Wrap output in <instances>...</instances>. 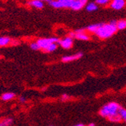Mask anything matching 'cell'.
Instances as JSON below:
<instances>
[{
	"label": "cell",
	"mask_w": 126,
	"mask_h": 126,
	"mask_svg": "<svg viewBox=\"0 0 126 126\" xmlns=\"http://www.w3.org/2000/svg\"><path fill=\"white\" fill-rule=\"evenodd\" d=\"M57 48H58V44L53 43V44H51L45 51L46 52H52V51H54L57 49Z\"/></svg>",
	"instance_id": "2e32d148"
},
{
	"label": "cell",
	"mask_w": 126,
	"mask_h": 126,
	"mask_svg": "<svg viewBox=\"0 0 126 126\" xmlns=\"http://www.w3.org/2000/svg\"><path fill=\"white\" fill-rule=\"evenodd\" d=\"M14 97H15V94H13V93H5V94H2V99L5 101L10 100Z\"/></svg>",
	"instance_id": "5bb4252c"
},
{
	"label": "cell",
	"mask_w": 126,
	"mask_h": 126,
	"mask_svg": "<svg viewBox=\"0 0 126 126\" xmlns=\"http://www.w3.org/2000/svg\"><path fill=\"white\" fill-rule=\"evenodd\" d=\"M74 38L79 39V40H83V41H87L89 39V36L87 35L85 32H75V36Z\"/></svg>",
	"instance_id": "ba28073f"
},
{
	"label": "cell",
	"mask_w": 126,
	"mask_h": 126,
	"mask_svg": "<svg viewBox=\"0 0 126 126\" xmlns=\"http://www.w3.org/2000/svg\"><path fill=\"white\" fill-rule=\"evenodd\" d=\"M50 126H52V125H50Z\"/></svg>",
	"instance_id": "d4e9b609"
},
{
	"label": "cell",
	"mask_w": 126,
	"mask_h": 126,
	"mask_svg": "<svg viewBox=\"0 0 126 126\" xmlns=\"http://www.w3.org/2000/svg\"><path fill=\"white\" fill-rule=\"evenodd\" d=\"M88 126H95V125H94V123H91V124H89Z\"/></svg>",
	"instance_id": "603a6c76"
},
{
	"label": "cell",
	"mask_w": 126,
	"mask_h": 126,
	"mask_svg": "<svg viewBox=\"0 0 126 126\" xmlns=\"http://www.w3.org/2000/svg\"><path fill=\"white\" fill-rule=\"evenodd\" d=\"M100 24H91V25H90V26H88V27H87V30H88V31H90V32H94V33H95V32H97V29L100 27Z\"/></svg>",
	"instance_id": "7c38bea8"
},
{
	"label": "cell",
	"mask_w": 126,
	"mask_h": 126,
	"mask_svg": "<svg viewBox=\"0 0 126 126\" xmlns=\"http://www.w3.org/2000/svg\"><path fill=\"white\" fill-rule=\"evenodd\" d=\"M59 41H60L59 39L54 37V38H47V39H40L36 42L39 45L40 48L45 50L51 44H53V43L58 44Z\"/></svg>",
	"instance_id": "277c9868"
},
{
	"label": "cell",
	"mask_w": 126,
	"mask_h": 126,
	"mask_svg": "<svg viewBox=\"0 0 126 126\" xmlns=\"http://www.w3.org/2000/svg\"><path fill=\"white\" fill-rule=\"evenodd\" d=\"M125 5V2L124 0H114L110 4V7L112 9L115 10H120L122 9Z\"/></svg>",
	"instance_id": "8992f818"
},
{
	"label": "cell",
	"mask_w": 126,
	"mask_h": 126,
	"mask_svg": "<svg viewBox=\"0 0 126 126\" xmlns=\"http://www.w3.org/2000/svg\"><path fill=\"white\" fill-rule=\"evenodd\" d=\"M30 48H32V50H39V49H40L37 42H32L30 44Z\"/></svg>",
	"instance_id": "ac0fdd59"
},
{
	"label": "cell",
	"mask_w": 126,
	"mask_h": 126,
	"mask_svg": "<svg viewBox=\"0 0 126 126\" xmlns=\"http://www.w3.org/2000/svg\"><path fill=\"white\" fill-rule=\"evenodd\" d=\"M19 100H20V101L21 103H24V102L27 100V99H26L24 97H20Z\"/></svg>",
	"instance_id": "ffe728a7"
},
{
	"label": "cell",
	"mask_w": 126,
	"mask_h": 126,
	"mask_svg": "<svg viewBox=\"0 0 126 126\" xmlns=\"http://www.w3.org/2000/svg\"><path fill=\"white\" fill-rule=\"evenodd\" d=\"M69 98V97L66 95V94H63V96H62V100H67Z\"/></svg>",
	"instance_id": "44dd1931"
},
{
	"label": "cell",
	"mask_w": 126,
	"mask_h": 126,
	"mask_svg": "<svg viewBox=\"0 0 126 126\" xmlns=\"http://www.w3.org/2000/svg\"><path fill=\"white\" fill-rule=\"evenodd\" d=\"M97 8H98L97 5H96V3H94V2L88 3V4L86 5V10H87L88 11H96Z\"/></svg>",
	"instance_id": "30bf717a"
},
{
	"label": "cell",
	"mask_w": 126,
	"mask_h": 126,
	"mask_svg": "<svg viewBox=\"0 0 126 126\" xmlns=\"http://www.w3.org/2000/svg\"><path fill=\"white\" fill-rule=\"evenodd\" d=\"M51 6L56 8H73L74 0H58V1H52V0H48L46 1Z\"/></svg>",
	"instance_id": "3957f363"
},
{
	"label": "cell",
	"mask_w": 126,
	"mask_h": 126,
	"mask_svg": "<svg viewBox=\"0 0 126 126\" xmlns=\"http://www.w3.org/2000/svg\"><path fill=\"white\" fill-rule=\"evenodd\" d=\"M120 106L117 104V103L115 102H111L109 103V104H106L105 106H104L100 111V116H102L103 117H107L108 119L112 118L114 116H116L118 115V112L119 110L120 109Z\"/></svg>",
	"instance_id": "7a4b0ae2"
},
{
	"label": "cell",
	"mask_w": 126,
	"mask_h": 126,
	"mask_svg": "<svg viewBox=\"0 0 126 126\" xmlns=\"http://www.w3.org/2000/svg\"><path fill=\"white\" fill-rule=\"evenodd\" d=\"M116 31V22L112 21L110 24H101L95 33L101 39H107L112 36Z\"/></svg>",
	"instance_id": "6da1fadb"
},
{
	"label": "cell",
	"mask_w": 126,
	"mask_h": 126,
	"mask_svg": "<svg viewBox=\"0 0 126 126\" xmlns=\"http://www.w3.org/2000/svg\"><path fill=\"white\" fill-rule=\"evenodd\" d=\"M107 3H109V1L108 0H97L96 1V4L97 5H107Z\"/></svg>",
	"instance_id": "d6986e66"
},
{
	"label": "cell",
	"mask_w": 126,
	"mask_h": 126,
	"mask_svg": "<svg viewBox=\"0 0 126 126\" xmlns=\"http://www.w3.org/2000/svg\"><path fill=\"white\" fill-rule=\"evenodd\" d=\"M58 44L61 45V46L65 49H68V48H70L72 47V45L73 44V39L70 37H66L62 40H60L58 42Z\"/></svg>",
	"instance_id": "5b68a950"
},
{
	"label": "cell",
	"mask_w": 126,
	"mask_h": 126,
	"mask_svg": "<svg viewBox=\"0 0 126 126\" xmlns=\"http://www.w3.org/2000/svg\"><path fill=\"white\" fill-rule=\"evenodd\" d=\"M11 42V39L8 37H0V47L8 45Z\"/></svg>",
	"instance_id": "8fae6325"
},
{
	"label": "cell",
	"mask_w": 126,
	"mask_h": 126,
	"mask_svg": "<svg viewBox=\"0 0 126 126\" xmlns=\"http://www.w3.org/2000/svg\"><path fill=\"white\" fill-rule=\"evenodd\" d=\"M118 113H119V116L121 117V119L126 122V110H125V109L120 107V109L119 110Z\"/></svg>",
	"instance_id": "9a60e30c"
},
{
	"label": "cell",
	"mask_w": 126,
	"mask_h": 126,
	"mask_svg": "<svg viewBox=\"0 0 126 126\" xmlns=\"http://www.w3.org/2000/svg\"><path fill=\"white\" fill-rule=\"evenodd\" d=\"M84 32V30L83 29H81V30H76L75 32Z\"/></svg>",
	"instance_id": "7402d4cb"
},
{
	"label": "cell",
	"mask_w": 126,
	"mask_h": 126,
	"mask_svg": "<svg viewBox=\"0 0 126 126\" xmlns=\"http://www.w3.org/2000/svg\"><path fill=\"white\" fill-rule=\"evenodd\" d=\"M75 126H84L82 124H79V125H75Z\"/></svg>",
	"instance_id": "cb8c5ba5"
},
{
	"label": "cell",
	"mask_w": 126,
	"mask_h": 126,
	"mask_svg": "<svg viewBox=\"0 0 126 126\" xmlns=\"http://www.w3.org/2000/svg\"><path fill=\"white\" fill-rule=\"evenodd\" d=\"M28 4L31 6H33L36 8H42L44 7V3L42 1H39V0H32V1H30L28 2Z\"/></svg>",
	"instance_id": "9c48e42d"
},
{
	"label": "cell",
	"mask_w": 126,
	"mask_h": 126,
	"mask_svg": "<svg viewBox=\"0 0 126 126\" xmlns=\"http://www.w3.org/2000/svg\"><path fill=\"white\" fill-rule=\"evenodd\" d=\"M117 30H124L126 28V20H119L116 22Z\"/></svg>",
	"instance_id": "4fadbf2b"
},
{
	"label": "cell",
	"mask_w": 126,
	"mask_h": 126,
	"mask_svg": "<svg viewBox=\"0 0 126 126\" xmlns=\"http://www.w3.org/2000/svg\"><path fill=\"white\" fill-rule=\"evenodd\" d=\"M82 57V53H78V54H76L71 55V56H65L62 58V61L63 62H70V61H76V60L81 58Z\"/></svg>",
	"instance_id": "52a82bcc"
},
{
	"label": "cell",
	"mask_w": 126,
	"mask_h": 126,
	"mask_svg": "<svg viewBox=\"0 0 126 126\" xmlns=\"http://www.w3.org/2000/svg\"><path fill=\"white\" fill-rule=\"evenodd\" d=\"M11 123H12V119H7L0 122V126H9Z\"/></svg>",
	"instance_id": "e0dca14e"
}]
</instances>
